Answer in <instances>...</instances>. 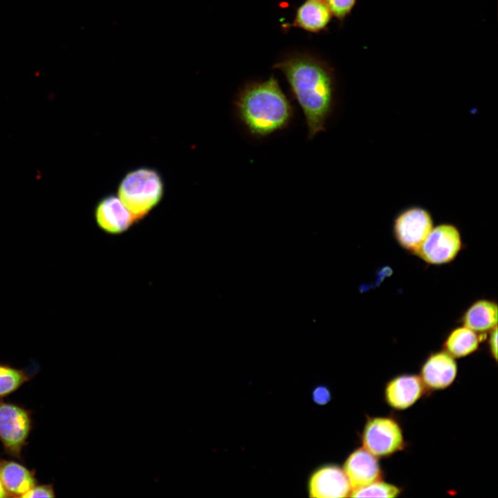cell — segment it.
Returning <instances> with one entry per match:
<instances>
[{
    "mask_svg": "<svg viewBox=\"0 0 498 498\" xmlns=\"http://www.w3.org/2000/svg\"><path fill=\"white\" fill-rule=\"evenodd\" d=\"M273 68L284 74L302 108L308 138L324 131L336 101V78L331 64L311 53L296 51L284 55Z\"/></svg>",
    "mask_w": 498,
    "mask_h": 498,
    "instance_id": "obj_1",
    "label": "cell"
},
{
    "mask_svg": "<svg viewBox=\"0 0 498 498\" xmlns=\"http://www.w3.org/2000/svg\"><path fill=\"white\" fill-rule=\"evenodd\" d=\"M239 121L250 136L263 138L287 128L295 109L273 75L250 81L241 88L234 101Z\"/></svg>",
    "mask_w": 498,
    "mask_h": 498,
    "instance_id": "obj_2",
    "label": "cell"
},
{
    "mask_svg": "<svg viewBox=\"0 0 498 498\" xmlns=\"http://www.w3.org/2000/svg\"><path fill=\"white\" fill-rule=\"evenodd\" d=\"M163 192L160 173L154 168L143 167L129 172L123 177L118 196L138 222L160 203Z\"/></svg>",
    "mask_w": 498,
    "mask_h": 498,
    "instance_id": "obj_3",
    "label": "cell"
},
{
    "mask_svg": "<svg viewBox=\"0 0 498 498\" xmlns=\"http://www.w3.org/2000/svg\"><path fill=\"white\" fill-rule=\"evenodd\" d=\"M362 448L379 458L390 456L405 448L403 429L389 416L369 417L361 434Z\"/></svg>",
    "mask_w": 498,
    "mask_h": 498,
    "instance_id": "obj_4",
    "label": "cell"
},
{
    "mask_svg": "<svg viewBox=\"0 0 498 498\" xmlns=\"http://www.w3.org/2000/svg\"><path fill=\"white\" fill-rule=\"evenodd\" d=\"M33 428L31 411L0 400V440L5 452L22 460L21 452Z\"/></svg>",
    "mask_w": 498,
    "mask_h": 498,
    "instance_id": "obj_5",
    "label": "cell"
},
{
    "mask_svg": "<svg viewBox=\"0 0 498 498\" xmlns=\"http://www.w3.org/2000/svg\"><path fill=\"white\" fill-rule=\"evenodd\" d=\"M433 227L430 212L421 205H413L398 212L393 221L392 231L397 243L414 254Z\"/></svg>",
    "mask_w": 498,
    "mask_h": 498,
    "instance_id": "obj_6",
    "label": "cell"
},
{
    "mask_svg": "<svg viewBox=\"0 0 498 498\" xmlns=\"http://www.w3.org/2000/svg\"><path fill=\"white\" fill-rule=\"evenodd\" d=\"M462 246L459 228L452 223H443L432 228L414 255L429 264L442 265L453 261Z\"/></svg>",
    "mask_w": 498,
    "mask_h": 498,
    "instance_id": "obj_7",
    "label": "cell"
},
{
    "mask_svg": "<svg viewBox=\"0 0 498 498\" xmlns=\"http://www.w3.org/2000/svg\"><path fill=\"white\" fill-rule=\"evenodd\" d=\"M458 365L454 358L444 350L430 353L422 364L419 377L426 389L440 391L456 380Z\"/></svg>",
    "mask_w": 498,
    "mask_h": 498,
    "instance_id": "obj_8",
    "label": "cell"
},
{
    "mask_svg": "<svg viewBox=\"0 0 498 498\" xmlns=\"http://www.w3.org/2000/svg\"><path fill=\"white\" fill-rule=\"evenodd\" d=\"M94 219L105 233L118 235L127 232L136 220L118 196L109 194L102 198L94 208Z\"/></svg>",
    "mask_w": 498,
    "mask_h": 498,
    "instance_id": "obj_9",
    "label": "cell"
},
{
    "mask_svg": "<svg viewBox=\"0 0 498 498\" xmlns=\"http://www.w3.org/2000/svg\"><path fill=\"white\" fill-rule=\"evenodd\" d=\"M425 390L418 375L403 374L387 381L384 389V398L391 408L406 410L423 396Z\"/></svg>",
    "mask_w": 498,
    "mask_h": 498,
    "instance_id": "obj_10",
    "label": "cell"
},
{
    "mask_svg": "<svg viewBox=\"0 0 498 498\" xmlns=\"http://www.w3.org/2000/svg\"><path fill=\"white\" fill-rule=\"evenodd\" d=\"M308 492L315 498L349 497L351 487L342 468L335 465H324L316 470L308 481Z\"/></svg>",
    "mask_w": 498,
    "mask_h": 498,
    "instance_id": "obj_11",
    "label": "cell"
},
{
    "mask_svg": "<svg viewBox=\"0 0 498 498\" xmlns=\"http://www.w3.org/2000/svg\"><path fill=\"white\" fill-rule=\"evenodd\" d=\"M342 469L349 479L351 490L382 478L378 458L362 447L356 449L348 456Z\"/></svg>",
    "mask_w": 498,
    "mask_h": 498,
    "instance_id": "obj_12",
    "label": "cell"
},
{
    "mask_svg": "<svg viewBox=\"0 0 498 498\" xmlns=\"http://www.w3.org/2000/svg\"><path fill=\"white\" fill-rule=\"evenodd\" d=\"M333 15L323 0H306L296 10L292 26L312 33L325 30Z\"/></svg>",
    "mask_w": 498,
    "mask_h": 498,
    "instance_id": "obj_13",
    "label": "cell"
},
{
    "mask_svg": "<svg viewBox=\"0 0 498 498\" xmlns=\"http://www.w3.org/2000/svg\"><path fill=\"white\" fill-rule=\"evenodd\" d=\"M0 476L5 489L12 497H21L37 484L35 470L13 460H1Z\"/></svg>",
    "mask_w": 498,
    "mask_h": 498,
    "instance_id": "obj_14",
    "label": "cell"
},
{
    "mask_svg": "<svg viewBox=\"0 0 498 498\" xmlns=\"http://www.w3.org/2000/svg\"><path fill=\"white\" fill-rule=\"evenodd\" d=\"M497 310L496 302L479 299L464 311L460 322L477 333H487L497 326Z\"/></svg>",
    "mask_w": 498,
    "mask_h": 498,
    "instance_id": "obj_15",
    "label": "cell"
},
{
    "mask_svg": "<svg viewBox=\"0 0 498 498\" xmlns=\"http://www.w3.org/2000/svg\"><path fill=\"white\" fill-rule=\"evenodd\" d=\"M487 333H477L462 326L453 329L443 344V350L453 358H461L477 351L481 342L487 339Z\"/></svg>",
    "mask_w": 498,
    "mask_h": 498,
    "instance_id": "obj_16",
    "label": "cell"
},
{
    "mask_svg": "<svg viewBox=\"0 0 498 498\" xmlns=\"http://www.w3.org/2000/svg\"><path fill=\"white\" fill-rule=\"evenodd\" d=\"M33 376L27 370L0 363V398L14 393L30 380Z\"/></svg>",
    "mask_w": 498,
    "mask_h": 498,
    "instance_id": "obj_17",
    "label": "cell"
},
{
    "mask_svg": "<svg viewBox=\"0 0 498 498\" xmlns=\"http://www.w3.org/2000/svg\"><path fill=\"white\" fill-rule=\"evenodd\" d=\"M401 492L402 489L400 487L380 479L363 487L352 490L349 497L395 498Z\"/></svg>",
    "mask_w": 498,
    "mask_h": 498,
    "instance_id": "obj_18",
    "label": "cell"
},
{
    "mask_svg": "<svg viewBox=\"0 0 498 498\" xmlns=\"http://www.w3.org/2000/svg\"><path fill=\"white\" fill-rule=\"evenodd\" d=\"M358 0H326L333 17L340 21L344 20L352 12Z\"/></svg>",
    "mask_w": 498,
    "mask_h": 498,
    "instance_id": "obj_19",
    "label": "cell"
},
{
    "mask_svg": "<svg viewBox=\"0 0 498 498\" xmlns=\"http://www.w3.org/2000/svg\"><path fill=\"white\" fill-rule=\"evenodd\" d=\"M55 496L53 486L51 483H48L36 484L33 488L22 495L21 497H55Z\"/></svg>",
    "mask_w": 498,
    "mask_h": 498,
    "instance_id": "obj_20",
    "label": "cell"
},
{
    "mask_svg": "<svg viewBox=\"0 0 498 498\" xmlns=\"http://www.w3.org/2000/svg\"><path fill=\"white\" fill-rule=\"evenodd\" d=\"M313 398L315 403L324 405L330 400L331 394L326 387L320 386L315 388L313 392Z\"/></svg>",
    "mask_w": 498,
    "mask_h": 498,
    "instance_id": "obj_21",
    "label": "cell"
},
{
    "mask_svg": "<svg viewBox=\"0 0 498 498\" xmlns=\"http://www.w3.org/2000/svg\"><path fill=\"white\" fill-rule=\"evenodd\" d=\"M488 349L492 358L497 360V326L492 329L487 335Z\"/></svg>",
    "mask_w": 498,
    "mask_h": 498,
    "instance_id": "obj_22",
    "label": "cell"
},
{
    "mask_svg": "<svg viewBox=\"0 0 498 498\" xmlns=\"http://www.w3.org/2000/svg\"><path fill=\"white\" fill-rule=\"evenodd\" d=\"M1 459L0 458V465L1 462ZM5 497H10L6 490L5 489L3 483L1 481V476H0V498H5Z\"/></svg>",
    "mask_w": 498,
    "mask_h": 498,
    "instance_id": "obj_23",
    "label": "cell"
}]
</instances>
